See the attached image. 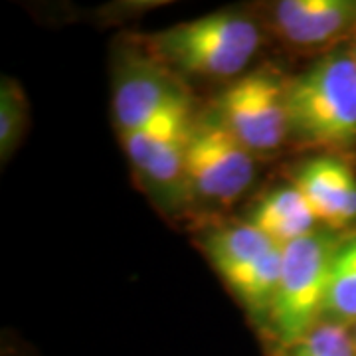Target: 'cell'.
<instances>
[{"instance_id": "15", "label": "cell", "mask_w": 356, "mask_h": 356, "mask_svg": "<svg viewBox=\"0 0 356 356\" xmlns=\"http://www.w3.org/2000/svg\"><path fill=\"white\" fill-rule=\"evenodd\" d=\"M24 89L13 77H2L0 83V156L6 163L20 145L28 119Z\"/></svg>"}, {"instance_id": "3", "label": "cell", "mask_w": 356, "mask_h": 356, "mask_svg": "<svg viewBox=\"0 0 356 356\" xmlns=\"http://www.w3.org/2000/svg\"><path fill=\"white\" fill-rule=\"evenodd\" d=\"M339 240L315 232L283 248L281 280L267 321L273 355L299 343L325 321L331 264Z\"/></svg>"}, {"instance_id": "11", "label": "cell", "mask_w": 356, "mask_h": 356, "mask_svg": "<svg viewBox=\"0 0 356 356\" xmlns=\"http://www.w3.org/2000/svg\"><path fill=\"white\" fill-rule=\"evenodd\" d=\"M281 264H283V248L275 245L257 261L224 277L243 307H248V311L255 318L264 321V325H267L275 303L281 280Z\"/></svg>"}, {"instance_id": "2", "label": "cell", "mask_w": 356, "mask_h": 356, "mask_svg": "<svg viewBox=\"0 0 356 356\" xmlns=\"http://www.w3.org/2000/svg\"><path fill=\"white\" fill-rule=\"evenodd\" d=\"M149 54L180 74L212 79L238 76L261 46L250 16L216 13L186 20L147 40Z\"/></svg>"}, {"instance_id": "7", "label": "cell", "mask_w": 356, "mask_h": 356, "mask_svg": "<svg viewBox=\"0 0 356 356\" xmlns=\"http://www.w3.org/2000/svg\"><path fill=\"white\" fill-rule=\"evenodd\" d=\"M271 24L289 46L318 50L356 26V0H281L271 8Z\"/></svg>"}, {"instance_id": "13", "label": "cell", "mask_w": 356, "mask_h": 356, "mask_svg": "<svg viewBox=\"0 0 356 356\" xmlns=\"http://www.w3.org/2000/svg\"><path fill=\"white\" fill-rule=\"evenodd\" d=\"M325 321L356 325V234L339 242L332 255Z\"/></svg>"}, {"instance_id": "5", "label": "cell", "mask_w": 356, "mask_h": 356, "mask_svg": "<svg viewBox=\"0 0 356 356\" xmlns=\"http://www.w3.org/2000/svg\"><path fill=\"white\" fill-rule=\"evenodd\" d=\"M254 153L248 151L216 115L194 119L186 149V188L210 202H234L252 184Z\"/></svg>"}, {"instance_id": "14", "label": "cell", "mask_w": 356, "mask_h": 356, "mask_svg": "<svg viewBox=\"0 0 356 356\" xmlns=\"http://www.w3.org/2000/svg\"><path fill=\"white\" fill-rule=\"evenodd\" d=\"M273 356H356L355 331L334 321H321L299 343Z\"/></svg>"}, {"instance_id": "1", "label": "cell", "mask_w": 356, "mask_h": 356, "mask_svg": "<svg viewBox=\"0 0 356 356\" xmlns=\"http://www.w3.org/2000/svg\"><path fill=\"white\" fill-rule=\"evenodd\" d=\"M289 137L307 147L339 149L356 143V56L325 54L287 81Z\"/></svg>"}, {"instance_id": "4", "label": "cell", "mask_w": 356, "mask_h": 356, "mask_svg": "<svg viewBox=\"0 0 356 356\" xmlns=\"http://www.w3.org/2000/svg\"><path fill=\"white\" fill-rule=\"evenodd\" d=\"M287 81L257 70L236 79L216 103V115L248 151L267 154L289 139Z\"/></svg>"}, {"instance_id": "8", "label": "cell", "mask_w": 356, "mask_h": 356, "mask_svg": "<svg viewBox=\"0 0 356 356\" xmlns=\"http://www.w3.org/2000/svg\"><path fill=\"white\" fill-rule=\"evenodd\" d=\"M293 186L303 194L321 226L343 229L356 222V175L343 161L332 156L307 161Z\"/></svg>"}, {"instance_id": "16", "label": "cell", "mask_w": 356, "mask_h": 356, "mask_svg": "<svg viewBox=\"0 0 356 356\" xmlns=\"http://www.w3.org/2000/svg\"><path fill=\"white\" fill-rule=\"evenodd\" d=\"M355 339H356V327H355Z\"/></svg>"}, {"instance_id": "10", "label": "cell", "mask_w": 356, "mask_h": 356, "mask_svg": "<svg viewBox=\"0 0 356 356\" xmlns=\"http://www.w3.org/2000/svg\"><path fill=\"white\" fill-rule=\"evenodd\" d=\"M204 248L218 273L222 277H228L234 271L264 257L269 250L275 248V243L248 222L212 229L206 236Z\"/></svg>"}, {"instance_id": "9", "label": "cell", "mask_w": 356, "mask_h": 356, "mask_svg": "<svg viewBox=\"0 0 356 356\" xmlns=\"http://www.w3.org/2000/svg\"><path fill=\"white\" fill-rule=\"evenodd\" d=\"M250 224L280 248L315 234L318 226L313 210L295 186L277 188L261 198L252 212Z\"/></svg>"}, {"instance_id": "12", "label": "cell", "mask_w": 356, "mask_h": 356, "mask_svg": "<svg viewBox=\"0 0 356 356\" xmlns=\"http://www.w3.org/2000/svg\"><path fill=\"white\" fill-rule=\"evenodd\" d=\"M191 102L178 103V105L166 109L161 115H156L147 125L121 135V140H123V147H125V153H127L131 165L140 172L168 140L175 139L178 133H182L184 129L191 127Z\"/></svg>"}, {"instance_id": "6", "label": "cell", "mask_w": 356, "mask_h": 356, "mask_svg": "<svg viewBox=\"0 0 356 356\" xmlns=\"http://www.w3.org/2000/svg\"><path fill=\"white\" fill-rule=\"evenodd\" d=\"M191 102L188 91L170 67L153 54H133L115 74L113 117L119 135L147 125L156 115Z\"/></svg>"}]
</instances>
